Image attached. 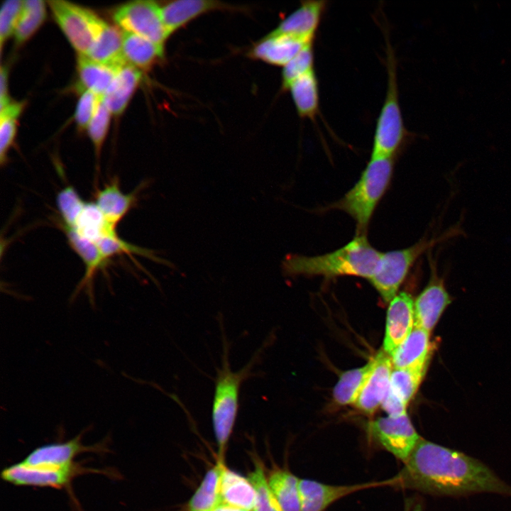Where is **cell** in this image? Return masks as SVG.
Segmentation results:
<instances>
[{"mask_svg": "<svg viewBox=\"0 0 511 511\" xmlns=\"http://www.w3.org/2000/svg\"><path fill=\"white\" fill-rule=\"evenodd\" d=\"M56 221L65 234L70 246L78 255L85 268L84 275L72 295L70 300H74L77 294L85 289L90 303L94 306L93 280L99 270L106 268L109 260L103 256L94 242L82 236L72 228L57 220Z\"/></svg>", "mask_w": 511, "mask_h": 511, "instance_id": "5bb4252c", "label": "cell"}, {"mask_svg": "<svg viewBox=\"0 0 511 511\" xmlns=\"http://www.w3.org/2000/svg\"><path fill=\"white\" fill-rule=\"evenodd\" d=\"M71 228L94 243L104 236L116 233V229L107 222L94 202H86L74 226Z\"/></svg>", "mask_w": 511, "mask_h": 511, "instance_id": "4dcf8cb0", "label": "cell"}, {"mask_svg": "<svg viewBox=\"0 0 511 511\" xmlns=\"http://www.w3.org/2000/svg\"><path fill=\"white\" fill-rule=\"evenodd\" d=\"M123 31L132 33L163 45L170 36L164 25L161 6L153 1H131L118 7L113 15Z\"/></svg>", "mask_w": 511, "mask_h": 511, "instance_id": "9c48e42d", "label": "cell"}, {"mask_svg": "<svg viewBox=\"0 0 511 511\" xmlns=\"http://www.w3.org/2000/svg\"><path fill=\"white\" fill-rule=\"evenodd\" d=\"M393 366L391 356L383 350L375 356V366L355 407L367 414L381 406L388 391Z\"/></svg>", "mask_w": 511, "mask_h": 511, "instance_id": "ac0fdd59", "label": "cell"}, {"mask_svg": "<svg viewBox=\"0 0 511 511\" xmlns=\"http://www.w3.org/2000/svg\"><path fill=\"white\" fill-rule=\"evenodd\" d=\"M460 233L458 228H452L436 238L428 240L423 238L410 247L381 253L370 282L385 302H390L397 295L411 267L424 252L436 243Z\"/></svg>", "mask_w": 511, "mask_h": 511, "instance_id": "8992f818", "label": "cell"}, {"mask_svg": "<svg viewBox=\"0 0 511 511\" xmlns=\"http://www.w3.org/2000/svg\"><path fill=\"white\" fill-rule=\"evenodd\" d=\"M404 511H422L421 505L419 504H414L412 502L411 500H408L407 503L405 504Z\"/></svg>", "mask_w": 511, "mask_h": 511, "instance_id": "7bdbcfd3", "label": "cell"}, {"mask_svg": "<svg viewBox=\"0 0 511 511\" xmlns=\"http://www.w3.org/2000/svg\"><path fill=\"white\" fill-rule=\"evenodd\" d=\"M381 253L372 246L366 234L356 235L343 247L323 255H289L282 261V267L288 275H321L326 278L346 275L369 280Z\"/></svg>", "mask_w": 511, "mask_h": 511, "instance_id": "7a4b0ae2", "label": "cell"}, {"mask_svg": "<svg viewBox=\"0 0 511 511\" xmlns=\"http://www.w3.org/2000/svg\"><path fill=\"white\" fill-rule=\"evenodd\" d=\"M414 302L411 295L405 292H400L390 302L387 312L383 351L390 356L414 328Z\"/></svg>", "mask_w": 511, "mask_h": 511, "instance_id": "4fadbf2b", "label": "cell"}, {"mask_svg": "<svg viewBox=\"0 0 511 511\" xmlns=\"http://www.w3.org/2000/svg\"><path fill=\"white\" fill-rule=\"evenodd\" d=\"M394 158H370L358 181L330 206L345 211L356 224L357 234H365L373 214L392 176Z\"/></svg>", "mask_w": 511, "mask_h": 511, "instance_id": "277c9868", "label": "cell"}, {"mask_svg": "<svg viewBox=\"0 0 511 511\" xmlns=\"http://www.w3.org/2000/svg\"><path fill=\"white\" fill-rule=\"evenodd\" d=\"M87 471L74 463L63 468L30 466L21 461L4 468L1 478L17 486L51 487L60 488L67 486L75 476Z\"/></svg>", "mask_w": 511, "mask_h": 511, "instance_id": "30bf717a", "label": "cell"}, {"mask_svg": "<svg viewBox=\"0 0 511 511\" xmlns=\"http://www.w3.org/2000/svg\"><path fill=\"white\" fill-rule=\"evenodd\" d=\"M426 370L392 368L388 390L407 406L417 392Z\"/></svg>", "mask_w": 511, "mask_h": 511, "instance_id": "e575fe53", "label": "cell"}, {"mask_svg": "<svg viewBox=\"0 0 511 511\" xmlns=\"http://www.w3.org/2000/svg\"><path fill=\"white\" fill-rule=\"evenodd\" d=\"M386 42L387 89L377 119L370 158H394L409 137L400 109L398 94L397 60L384 27Z\"/></svg>", "mask_w": 511, "mask_h": 511, "instance_id": "5b68a950", "label": "cell"}, {"mask_svg": "<svg viewBox=\"0 0 511 511\" xmlns=\"http://www.w3.org/2000/svg\"><path fill=\"white\" fill-rule=\"evenodd\" d=\"M78 90L81 94L75 113V121L79 129H84L87 128L101 98L89 90Z\"/></svg>", "mask_w": 511, "mask_h": 511, "instance_id": "60d3db41", "label": "cell"}, {"mask_svg": "<svg viewBox=\"0 0 511 511\" xmlns=\"http://www.w3.org/2000/svg\"><path fill=\"white\" fill-rule=\"evenodd\" d=\"M225 467L222 458L207 471L187 505V511H214L221 505V479Z\"/></svg>", "mask_w": 511, "mask_h": 511, "instance_id": "4316f807", "label": "cell"}, {"mask_svg": "<svg viewBox=\"0 0 511 511\" xmlns=\"http://www.w3.org/2000/svg\"><path fill=\"white\" fill-rule=\"evenodd\" d=\"M404 464L395 486L436 495L511 496V486L479 460L422 438Z\"/></svg>", "mask_w": 511, "mask_h": 511, "instance_id": "6da1fadb", "label": "cell"}, {"mask_svg": "<svg viewBox=\"0 0 511 511\" xmlns=\"http://www.w3.org/2000/svg\"><path fill=\"white\" fill-rule=\"evenodd\" d=\"M248 479L256 491L253 511H282L269 487L263 466L260 461H256L254 470L249 473Z\"/></svg>", "mask_w": 511, "mask_h": 511, "instance_id": "d590c367", "label": "cell"}, {"mask_svg": "<svg viewBox=\"0 0 511 511\" xmlns=\"http://www.w3.org/2000/svg\"><path fill=\"white\" fill-rule=\"evenodd\" d=\"M431 277L428 285L414 302V325L431 331L445 308L450 304L451 297L446 290L443 280L437 273L436 263L429 255Z\"/></svg>", "mask_w": 511, "mask_h": 511, "instance_id": "7c38bea8", "label": "cell"}, {"mask_svg": "<svg viewBox=\"0 0 511 511\" xmlns=\"http://www.w3.org/2000/svg\"><path fill=\"white\" fill-rule=\"evenodd\" d=\"M268 482L282 511H301L300 478L287 470L276 468L270 472Z\"/></svg>", "mask_w": 511, "mask_h": 511, "instance_id": "f546056e", "label": "cell"}, {"mask_svg": "<svg viewBox=\"0 0 511 511\" xmlns=\"http://www.w3.org/2000/svg\"><path fill=\"white\" fill-rule=\"evenodd\" d=\"M82 433L67 441L50 443L38 446L31 451L21 462L30 466L50 468H63L73 465L77 455L97 449V446H86L82 444Z\"/></svg>", "mask_w": 511, "mask_h": 511, "instance_id": "e0dca14e", "label": "cell"}, {"mask_svg": "<svg viewBox=\"0 0 511 511\" xmlns=\"http://www.w3.org/2000/svg\"><path fill=\"white\" fill-rule=\"evenodd\" d=\"M313 70H314V43H311L283 66L282 89L287 90L292 82Z\"/></svg>", "mask_w": 511, "mask_h": 511, "instance_id": "74e56055", "label": "cell"}, {"mask_svg": "<svg viewBox=\"0 0 511 511\" xmlns=\"http://www.w3.org/2000/svg\"><path fill=\"white\" fill-rule=\"evenodd\" d=\"M111 114V111L101 99L87 127V132L94 147L97 160H99L101 148L108 132Z\"/></svg>", "mask_w": 511, "mask_h": 511, "instance_id": "f35d334b", "label": "cell"}, {"mask_svg": "<svg viewBox=\"0 0 511 511\" xmlns=\"http://www.w3.org/2000/svg\"><path fill=\"white\" fill-rule=\"evenodd\" d=\"M11 102L8 94V70L6 66H1L0 75V109H4Z\"/></svg>", "mask_w": 511, "mask_h": 511, "instance_id": "b9f144b4", "label": "cell"}, {"mask_svg": "<svg viewBox=\"0 0 511 511\" xmlns=\"http://www.w3.org/2000/svg\"><path fill=\"white\" fill-rule=\"evenodd\" d=\"M214 511H246L239 508L231 507L226 505H219Z\"/></svg>", "mask_w": 511, "mask_h": 511, "instance_id": "ee69618b", "label": "cell"}, {"mask_svg": "<svg viewBox=\"0 0 511 511\" xmlns=\"http://www.w3.org/2000/svg\"><path fill=\"white\" fill-rule=\"evenodd\" d=\"M123 53L126 62L148 70L164 56V46L138 35L123 31Z\"/></svg>", "mask_w": 511, "mask_h": 511, "instance_id": "484cf974", "label": "cell"}, {"mask_svg": "<svg viewBox=\"0 0 511 511\" xmlns=\"http://www.w3.org/2000/svg\"><path fill=\"white\" fill-rule=\"evenodd\" d=\"M23 1H5L1 8L0 12V46L1 50L4 42L14 34L21 9Z\"/></svg>", "mask_w": 511, "mask_h": 511, "instance_id": "ab89813d", "label": "cell"}, {"mask_svg": "<svg viewBox=\"0 0 511 511\" xmlns=\"http://www.w3.org/2000/svg\"><path fill=\"white\" fill-rule=\"evenodd\" d=\"M221 505L253 511L256 502V491L248 478L224 467L220 488Z\"/></svg>", "mask_w": 511, "mask_h": 511, "instance_id": "603a6c76", "label": "cell"}, {"mask_svg": "<svg viewBox=\"0 0 511 511\" xmlns=\"http://www.w3.org/2000/svg\"><path fill=\"white\" fill-rule=\"evenodd\" d=\"M395 477L390 479L350 485H329L314 480L300 479L301 511H324L336 501L356 492L383 486H395Z\"/></svg>", "mask_w": 511, "mask_h": 511, "instance_id": "8fae6325", "label": "cell"}, {"mask_svg": "<svg viewBox=\"0 0 511 511\" xmlns=\"http://www.w3.org/2000/svg\"><path fill=\"white\" fill-rule=\"evenodd\" d=\"M327 7V1H302L300 6L287 16L270 35H287L307 41H314Z\"/></svg>", "mask_w": 511, "mask_h": 511, "instance_id": "2e32d148", "label": "cell"}, {"mask_svg": "<svg viewBox=\"0 0 511 511\" xmlns=\"http://www.w3.org/2000/svg\"><path fill=\"white\" fill-rule=\"evenodd\" d=\"M45 4L41 0L23 1V7L14 32L15 40L21 44L30 38L43 23Z\"/></svg>", "mask_w": 511, "mask_h": 511, "instance_id": "1f68e13d", "label": "cell"}, {"mask_svg": "<svg viewBox=\"0 0 511 511\" xmlns=\"http://www.w3.org/2000/svg\"><path fill=\"white\" fill-rule=\"evenodd\" d=\"M287 89L298 115L314 121L319 108V82L315 70L295 79Z\"/></svg>", "mask_w": 511, "mask_h": 511, "instance_id": "83f0119b", "label": "cell"}, {"mask_svg": "<svg viewBox=\"0 0 511 511\" xmlns=\"http://www.w3.org/2000/svg\"><path fill=\"white\" fill-rule=\"evenodd\" d=\"M121 67L102 64L79 54L77 72L80 86L78 89L89 90L101 98Z\"/></svg>", "mask_w": 511, "mask_h": 511, "instance_id": "d4e9b609", "label": "cell"}, {"mask_svg": "<svg viewBox=\"0 0 511 511\" xmlns=\"http://www.w3.org/2000/svg\"><path fill=\"white\" fill-rule=\"evenodd\" d=\"M23 108V103L11 102L0 109V163L6 165L8 153L16 135L17 120Z\"/></svg>", "mask_w": 511, "mask_h": 511, "instance_id": "836d02e7", "label": "cell"}, {"mask_svg": "<svg viewBox=\"0 0 511 511\" xmlns=\"http://www.w3.org/2000/svg\"><path fill=\"white\" fill-rule=\"evenodd\" d=\"M234 6L211 0H179L161 6L164 25L169 35L206 12L233 9Z\"/></svg>", "mask_w": 511, "mask_h": 511, "instance_id": "44dd1931", "label": "cell"}, {"mask_svg": "<svg viewBox=\"0 0 511 511\" xmlns=\"http://www.w3.org/2000/svg\"><path fill=\"white\" fill-rule=\"evenodd\" d=\"M64 34L79 55L91 50L104 21L92 11L66 1L48 2Z\"/></svg>", "mask_w": 511, "mask_h": 511, "instance_id": "52a82bcc", "label": "cell"}, {"mask_svg": "<svg viewBox=\"0 0 511 511\" xmlns=\"http://www.w3.org/2000/svg\"><path fill=\"white\" fill-rule=\"evenodd\" d=\"M84 202L75 188L68 185L60 190L56 196V205L61 224L73 227L85 206Z\"/></svg>", "mask_w": 511, "mask_h": 511, "instance_id": "8d00e7d4", "label": "cell"}, {"mask_svg": "<svg viewBox=\"0 0 511 511\" xmlns=\"http://www.w3.org/2000/svg\"><path fill=\"white\" fill-rule=\"evenodd\" d=\"M147 183V181H143L131 192L124 193L121 189L119 178L114 177L101 189L96 191L94 203L113 228L116 229L128 213L136 206L139 192Z\"/></svg>", "mask_w": 511, "mask_h": 511, "instance_id": "9a60e30c", "label": "cell"}, {"mask_svg": "<svg viewBox=\"0 0 511 511\" xmlns=\"http://www.w3.org/2000/svg\"><path fill=\"white\" fill-rule=\"evenodd\" d=\"M311 43L314 41L287 35L268 34L253 46L250 56L271 65L284 66Z\"/></svg>", "mask_w": 511, "mask_h": 511, "instance_id": "d6986e66", "label": "cell"}, {"mask_svg": "<svg viewBox=\"0 0 511 511\" xmlns=\"http://www.w3.org/2000/svg\"><path fill=\"white\" fill-rule=\"evenodd\" d=\"M95 243L97 245L103 256L108 260L111 257L119 255H138L145 257L154 262L172 266L171 263L157 256L153 251L128 243L119 238L116 233L104 236Z\"/></svg>", "mask_w": 511, "mask_h": 511, "instance_id": "d6a6232c", "label": "cell"}, {"mask_svg": "<svg viewBox=\"0 0 511 511\" xmlns=\"http://www.w3.org/2000/svg\"><path fill=\"white\" fill-rule=\"evenodd\" d=\"M141 79V70L134 66L126 63L119 69L101 97L111 114L119 115L123 113Z\"/></svg>", "mask_w": 511, "mask_h": 511, "instance_id": "7402d4cb", "label": "cell"}, {"mask_svg": "<svg viewBox=\"0 0 511 511\" xmlns=\"http://www.w3.org/2000/svg\"><path fill=\"white\" fill-rule=\"evenodd\" d=\"M368 436L380 447L405 463L422 439L405 413L382 417L366 425Z\"/></svg>", "mask_w": 511, "mask_h": 511, "instance_id": "ba28073f", "label": "cell"}, {"mask_svg": "<svg viewBox=\"0 0 511 511\" xmlns=\"http://www.w3.org/2000/svg\"><path fill=\"white\" fill-rule=\"evenodd\" d=\"M220 368L217 370L211 407V419L219 458L223 456L232 434L239 408L240 389L243 382L251 375V370L260 358V348L241 369L233 371L229 359V346L224 340Z\"/></svg>", "mask_w": 511, "mask_h": 511, "instance_id": "3957f363", "label": "cell"}, {"mask_svg": "<svg viewBox=\"0 0 511 511\" xmlns=\"http://www.w3.org/2000/svg\"><path fill=\"white\" fill-rule=\"evenodd\" d=\"M430 332L414 326L405 341L391 356L394 368L427 370L431 353Z\"/></svg>", "mask_w": 511, "mask_h": 511, "instance_id": "ffe728a7", "label": "cell"}, {"mask_svg": "<svg viewBox=\"0 0 511 511\" xmlns=\"http://www.w3.org/2000/svg\"><path fill=\"white\" fill-rule=\"evenodd\" d=\"M92 60L120 67L126 65L123 53V33L119 28L104 21L91 50L87 55Z\"/></svg>", "mask_w": 511, "mask_h": 511, "instance_id": "cb8c5ba5", "label": "cell"}, {"mask_svg": "<svg viewBox=\"0 0 511 511\" xmlns=\"http://www.w3.org/2000/svg\"><path fill=\"white\" fill-rule=\"evenodd\" d=\"M375 366V357L365 366L343 373L333 390L334 402L341 406L354 405Z\"/></svg>", "mask_w": 511, "mask_h": 511, "instance_id": "f1b7e54d", "label": "cell"}]
</instances>
